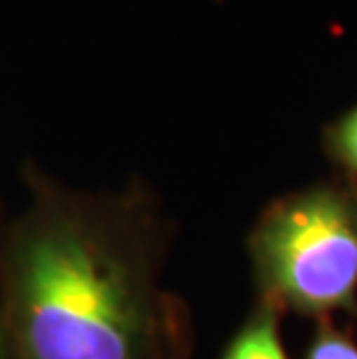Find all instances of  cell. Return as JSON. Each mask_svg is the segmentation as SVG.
Here are the masks:
<instances>
[{
	"label": "cell",
	"instance_id": "1",
	"mask_svg": "<svg viewBox=\"0 0 357 359\" xmlns=\"http://www.w3.org/2000/svg\"><path fill=\"white\" fill-rule=\"evenodd\" d=\"M7 334L19 359H158L161 299L147 257L93 204L47 200L12 234Z\"/></svg>",
	"mask_w": 357,
	"mask_h": 359
},
{
	"label": "cell",
	"instance_id": "2",
	"mask_svg": "<svg viewBox=\"0 0 357 359\" xmlns=\"http://www.w3.org/2000/svg\"><path fill=\"white\" fill-rule=\"evenodd\" d=\"M248 253L260 299L281 311L332 318L357 306V193L311 186L269 204Z\"/></svg>",
	"mask_w": 357,
	"mask_h": 359
},
{
	"label": "cell",
	"instance_id": "3",
	"mask_svg": "<svg viewBox=\"0 0 357 359\" xmlns=\"http://www.w3.org/2000/svg\"><path fill=\"white\" fill-rule=\"evenodd\" d=\"M281 311L267 299H260L241 330L225 348L223 359H288L281 339Z\"/></svg>",
	"mask_w": 357,
	"mask_h": 359
},
{
	"label": "cell",
	"instance_id": "4",
	"mask_svg": "<svg viewBox=\"0 0 357 359\" xmlns=\"http://www.w3.org/2000/svg\"><path fill=\"white\" fill-rule=\"evenodd\" d=\"M325 144L330 156L357 179V104L328 128Z\"/></svg>",
	"mask_w": 357,
	"mask_h": 359
},
{
	"label": "cell",
	"instance_id": "5",
	"mask_svg": "<svg viewBox=\"0 0 357 359\" xmlns=\"http://www.w3.org/2000/svg\"><path fill=\"white\" fill-rule=\"evenodd\" d=\"M307 359H357V343L332 325L330 318L318 320Z\"/></svg>",
	"mask_w": 357,
	"mask_h": 359
},
{
	"label": "cell",
	"instance_id": "6",
	"mask_svg": "<svg viewBox=\"0 0 357 359\" xmlns=\"http://www.w3.org/2000/svg\"><path fill=\"white\" fill-rule=\"evenodd\" d=\"M10 350H12V341L10 334H7V325L0 323V359H10Z\"/></svg>",
	"mask_w": 357,
	"mask_h": 359
}]
</instances>
